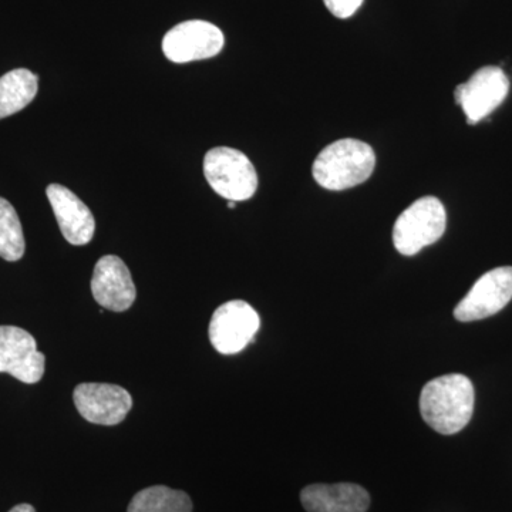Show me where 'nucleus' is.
<instances>
[{
	"label": "nucleus",
	"mask_w": 512,
	"mask_h": 512,
	"mask_svg": "<svg viewBox=\"0 0 512 512\" xmlns=\"http://www.w3.org/2000/svg\"><path fill=\"white\" fill-rule=\"evenodd\" d=\"M303 508L308 512H366L369 493L357 484H315L303 488Z\"/></svg>",
	"instance_id": "nucleus-13"
},
{
	"label": "nucleus",
	"mask_w": 512,
	"mask_h": 512,
	"mask_svg": "<svg viewBox=\"0 0 512 512\" xmlns=\"http://www.w3.org/2000/svg\"><path fill=\"white\" fill-rule=\"evenodd\" d=\"M224 43V35L217 26L204 20H188L164 36L163 52L170 62L190 63L217 56Z\"/></svg>",
	"instance_id": "nucleus-7"
},
{
	"label": "nucleus",
	"mask_w": 512,
	"mask_h": 512,
	"mask_svg": "<svg viewBox=\"0 0 512 512\" xmlns=\"http://www.w3.org/2000/svg\"><path fill=\"white\" fill-rule=\"evenodd\" d=\"M473 383L464 375H446L431 380L420 394L424 421L444 436H451L470 423L474 412Z\"/></svg>",
	"instance_id": "nucleus-1"
},
{
	"label": "nucleus",
	"mask_w": 512,
	"mask_h": 512,
	"mask_svg": "<svg viewBox=\"0 0 512 512\" xmlns=\"http://www.w3.org/2000/svg\"><path fill=\"white\" fill-rule=\"evenodd\" d=\"M259 326L261 318L249 303L229 301L212 315L208 335L211 345L221 355H235L254 340Z\"/></svg>",
	"instance_id": "nucleus-5"
},
{
	"label": "nucleus",
	"mask_w": 512,
	"mask_h": 512,
	"mask_svg": "<svg viewBox=\"0 0 512 512\" xmlns=\"http://www.w3.org/2000/svg\"><path fill=\"white\" fill-rule=\"evenodd\" d=\"M46 194L64 239L76 247L89 244L96 231V221L87 205L60 184H50Z\"/></svg>",
	"instance_id": "nucleus-12"
},
{
	"label": "nucleus",
	"mask_w": 512,
	"mask_h": 512,
	"mask_svg": "<svg viewBox=\"0 0 512 512\" xmlns=\"http://www.w3.org/2000/svg\"><path fill=\"white\" fill-rule=\"evenodd\" d=\"M45 363V355L37 350L36 340L29 332L16 326H0V373L35 384L45 375Z\"/></svg>",
	"instance_id": "nucleus-9"
},
{
	"label": "nucleus",
	"mask_w": 512,
	"mask_h": 512,
	"mask_svg": "<svg viewBox=\"0 0 512 512\" xmlns=\"http://www.w3.org/2000/svg\"><path fill=\"white\" fill-rule=\"evenodd\" d=\"M127 512H192L190 495L156 485L134 495Z\"/></svg>",
	"instance_id": "nucleus-15"
},
{
	"label": "nucleus",
	"mask_w": 512,
	"mask_h": 512,
	"mask_svg": "<svg viewBox=\"0 0 512 512\" xmlns=\"http://www.w3.org/2000/svg\"><path fill=\"white\" fill-rule=\"evenodd\" d=\"M9 512H36L35 508L29 504H19L15 508H12Z\"/></svg>",
	"instance_id": "nucleus-18"
},
{
	"label": "nucleus",
	"mask_w": 512,
	"mask_h": 512,
	"mask_svg": "<svg viewBox=\"0 0 512 512\" xmlns=\"http://www.w3.org/2000/svg\"><path fill=\"white\" fill-rule=\"evenodd\" d=\"M73 399L83 419L101 426L120 424L133 407L130 393L117 384H79L74 389Z\"/></svg>",
	"instance_id": "nucleus-10"
},
{
	"label": "nucleus",
	"mask_w": 512,
	"mask_h": 512,
	"mask_svg": "<svg viewBox=\"0 0 512 512\" xmlns=\"http://www.w3.org/2000/svg\"><path fill=\"white\" fill-rule=\"evenodd\" d=\"M326 8L339 19H348L355 15L365 0H323Z\"/></svg>",
	"instance_id": "nucleus-17"
},
{
	"label": "nucleus",
	"mask_w": 512,
	"mask_h": 512,
	"mask_svg": "<svg viewBox=\"0 0 512 512\" xmlns=\"http://www.w3.org/2000/svg\"><path fill=\"white\" fill-rule=\"evenodd\" d=\"M39 79L28 69H16L0 77V120L19 113L35 100Z\"/></svg>",
	"instance_id": "nucleus-14"
},
{
	"label": "nucleus",
	"mask_w": 512,
	"mask_h": 512,
	"mask_svg": "<svg viewBox=\"0 0 512 512\" xmlns=\"http://www.w3.org/2000/svg\"><path fill=\"white\" fill-rule=\"evenodd\" d=\"M508 92L510 80L505 76L503 69L485 66L477 70L468 82L457 86L454 97L466 114L468 124L474 126L493 113L503 103Z\"/></svg>",
	"instance_id": "nucleus-6"
},
{
	"label": "nucleus",
	"mask_w": 512,
	"mask_h": 512,
	"mask_svg": "<svg viewBox=\"0 0 512 512\" xmlns=\"http://www.w3.org/2000/svg\"><path fill=\"white\" fill-rule=\"evenodd\" d=\"M25 237L18 212L5 198H0V258L16 262L25 255Z\"/></svg>",
	"instance_id": "nucleus-16"
},
{
	"label": "nucleus",
	"mask_w": 512,
	"mask_h": 512,
	"mask_svg": "<svg viewBox=\"0 0 512 512\" xmlns=\"http://www.w3.org/2000/svg\"><path fill=\"white\" fill-rule=\"evenodd\" d=\"M204 174L212 190L228 201H247L258 188L254 164L235 148L217 147L208 151Z\"/></svg>",
	"instance_id": "nucleus-4"
},
{
	"label": "nucleus",
	"mask_w": 512,
	"mask_h": 512,
	"mask_svg": "<svg viewBox=\"0 0 512 512\" xmlns=\"http://www.w3.org/2000/svg\"><path fill=\"white\" fill-rule=\"evenodd\" d=\"M512 299V266L495 268L481 276L454 309L460 322H474L503 311Z\"/></svg>",
	"instance_id": "nucleus-8"
},
{
	"label": "nucleus",
	"mask_w": 512,
	"mask_h": 512,
	"mask_svg": "<svg viewBox=\"0 0 512 512\" xmlns=\"http://www.w3.org/2000/svg\"><path fill=\"white\" fill-rule=\"evenodd\" d=\"M446 208L439 198L423 197L414 201L397 218L393 244L402 255L419 254L421 249L439 241L446 232Z\"/></svg>",
	"instance_id": "nucleus-3"
},
{
	"label": "nucleus",
	"mask_w": 512,
	"mask_h": 512,
	"mask_svg": "<svg viewBox=\"0 0 512 512\" xmlns=\"http://www.w3.org/2000/svg\"><path fill=\"white\" fill-rule=\"evenodd\" d=\"M376 156L373 148L355 138H343L320 151L312 174L320 187L343 191L365 183L373 174Z\"/></svg>",
	"instance_id": "nucleus-2"
},
{
	"label": "nucleus",
	"mask_w": 512,
	"mask_h": 512,
	"mask_svg": "<svg viewBox=\"0 0 512 512\" xmlns=\"http://www.w3.org/2000/svg\"><path fill=\"white\" fill-rule=\"evenodd\" d=\"M92 292L101 308L113 312L127 311L137 298L127 265L114 255L103 256L94 266Z\"/></svg>",
	"instance_id": "nucleus-11"
},
{
	"label": "nucleus",
	"mask_w": 512,
	"mask_h": 512,
	"mask_svg": "<svg viewBox=\"0 0 512 512\" xmlns=\"http://www.w3.org/2000/svg\"><path fill=\"white\" fill-rule=\"evenodd\" d=\"M235 205H237V202H235V201H229V202H228V208H229V210H234Z\"/></svg>",
	"instance_id": "nucleus-19"
}]
</instances>
